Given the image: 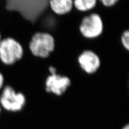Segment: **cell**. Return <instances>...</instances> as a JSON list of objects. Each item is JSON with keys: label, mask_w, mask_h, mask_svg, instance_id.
<instances>
[{"label": "cell", "mask_w": 129, "mask_h": 129, "mask_svg": "<svg viewBox=\"0 0 129 129\" xmlns=\"http://www.w3.org/2000/svg\"><path fill=\"white\" fill-rule=\"evenodd\" d=\"M57 43L55 36L50 32L36 31L32 34L27 43L30 54L36 59L46 60L54 53Z\"/></svg>", "instance_id": "1"}, {"label": "cell", "mask_w": 129, "mask_h": 129, "mask_svg": "<svg viewBox=\"0 0 129 129\" xmlns=\"http://www.w3.org/2000/svg\"><path fill=\"white\" fill-rule=\"evenodd\" d=\"M104 22L102 16L96 12H91L83 16L78 27L81 37L89 40L100 38L104 34Z\"/></svg>", "instance_id": "2"}, {"label": "cell", "mask_w": 129, "mask_h": 129, "mask_svg": "<svg viewBox=\"0 0 129 129\" xmlns=\"http://www.w3.org/2000/svg\"><path fill=\"white\" fill-rule=\"evenodd\" d=\"M25 50L22 44L12 37L2 39L0 43V60L5 65L12 66L23 59Z\"/></svg>", "instance_id": "3"}, {"label": "cell", "mask_w": 129, "mask_h": 129, "mask_svg": "<svg viewBox=\"0 0 129 129\" xmlns=\"http://www.w3.org/2000/svg\"><path fill=\"white\" fill-rule=\"evenodd\" d=\"M76 61L80 70L88 75L95 74L102 66L100 56L90 48H85L81 51L78 54Z\"/></svg>", "instance_id": "4"}, {"label": "cell", "mask_w": 129, "mask_h": 129, "mask_svg": "<svg viewBox=\"0 0 129 129\" xmlns=\"http://www.w3.org/2000/svg\"><path fill=\"white\" fill-rule=\"evenodd\" d=\"M26 98L21 92H16L10 86H6L0 97L1 106L8 111L21 110L25 104Z\"/></svg>", "instance_id": "5"}, {"label": "cell", "mask_w": 129, "mask_h": 129, "mask_svg": "<svg viewBox=\"0 0 129 129\" xmlns=\"http://www.w3.org/2000/svg\"><path fill=\"white\" fill-rule=\"evenodd\" d=\"M58 73L48 74L45 80V89L47 92L60 96L65 92L71 84L69 76Z\"/></svg>", "instance_id": "6"}, {"label": "cell", "mask_w": 129, "mask_h": 129, "mask_svg": "<svg viewBox=\"0 0 129 129\" xmlns=\"http://www.w3.org/2000/svg\"><path fill=\"white\" fill-rule=\"evenodd\" d=\"M48 9L56 17H64L74 10L73 0H48Z\"/></svg>", "instance_id": "7"}, {"label": "cell", "mask_w": 129, "mask_h": 129, "mask_svg": "<svg viewBox=\"0 0 129 129\" xmlns=\"http://www.w3.org/2000/svg\"><path fill=\"white\" fill-rule=\"evenodd\" d=\"M98 0H73L74 9L78 13L88 14L98 6Z\"/></svg>", "instance_id": "8"}, {"label": "cell", "mask_w": 129, "mask_h": 129, "mask_svg": "<svg viewBox=\"0 0 129 129\" xmlns=\"http://www.w3.org/2000/svg\"><path fill=\"white\" fill-rule=\"evenodd\" d=\"M120 43L124 50L129 51V30L128 29H124L120 34Z\"/></svg>", "instance_id": "9"}, {"label": "cell", "mask_w": 129, "mask_h": 129, "mask_svg": "<svg viewBox=\"0 0 129 129\" xmlns=\"http://www.w3.org/2000/svg\"><path fill=\"white\" fill-rule=\"evenodd\" d=\"M120 0H98V2L107 9L114 8L120 2Z\"/></svg>", "instance_id": "10"}, {"label": "cell", "mask_w": 129, "mask_h": 129, "mask_svg": "<svg viewBox=\"0 0 129 129\" xmlns=\"http://www.w3.org/2000/svg\"><path fill=\"white\" fill-rule=\"evenodd\" d=\"M47 73L48 74H54L56 73H59L58 72V68L55 66L54 65H50L47 67Z\"/></svg>", "instance_id": "11"}, {"label": "cell", "mask_w": 129, "mask_h": 129, "mask_svg": "<svg viewBox=\"0 0 129 129\" xmlns=\"http://www.w3.org/2000/svg\"><path fill=\"white\" fill-rule=\"evenodd\" d=\"M4 82H5V77L2 73L0 72V89L3 87Z\"/></svg>", "instance_id": "12"}, {"label": "cell", "mask_w": 129, "mask_h": 129, "mask_svg": "<svg viewBox=\"0 0 129 129\" xmlns=\"http://www.w3.org/2000/svg\"><path fill=\"white\" fill-rule=\"evenodd\" d=\"M123 129H129V126H128V125H126L125 126H124L123 127Z\"/></svg>", "instance_id": "13"}, {"label": "cell", "mask_w": 129, "mask_h": 129, "mask_svg": "<svg viewBox=\"0 0 129 129\" xmlns=\"http://www.w3.org/2000/svg\"><path fill=\"white\" fill-rule=\"evenodd\" d=\"M2 39V36H1V33H0V43H1V42Z\"/></svg>", "instance_id": "14"}, {"label": "cell", "mask_w": 129, "mask_h": 129, "mask_svg": "<svg viewBox=\"0 0 129 129\" xmlns=\"http://www.w3.org/2000/svg\"><path fill=\"white\" fill-rule=\"evenodd\" d=\"M0 111H1V107H0Z\"/></svg>", "instance_id": "15"}]
</instances>
